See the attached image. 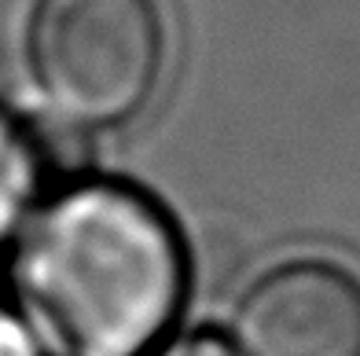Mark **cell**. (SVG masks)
<instances>
[{
	"label": "cell",
	"mask_w": 360,
	"mask_h": 356,
	"mask_svg": "<svg viewBox=\"0 0 360 356\" xmlns=\"http://www.w3.org/2000/svg\"><path fill=\"white\" fill-rule=\"evenodd\" d=\"M8 290L48 356H147L188 298V250L140 187L74 180L19 228Z\"/></svg>",
	"instance_id": "obj_1"
},
{
	"label": "cell",
	"mask_w": 360,
	"mask_h": 356,
	"mask_svg": "<svg viewBox=\"0 0 360 356\" xmlns=\"http://www.w3.org/2000/svg\"><path fill=\"white\" fill-rule=\"evenodd\" d=\"M22 55L56 121L81 133L114 128L158 92L166 19L158 0H34Z\"/></svg>",
	"instance_id": "obj_2"
},
{
	"label": "cell",
	"mask_w": 360,
	"mask_h": 356,
	"mask_svg": "<svg viewBox=\"0 0 360 356\" xmlns=\"http://www.w3.org/2000/svg\"><path fill=\"white\" fill-rule=\"evenodd\" d=\"M239 356H360V276L294 257L257 276L232 312Z\"/></svg>",
	"instance_id": "obj_3"
},
{
	"label": "cell",
	"mask_w": 360,
	"mask_h": 356,
	"mask_svg": "<svg viewBox=\"0 0 360 356\" xmlns=\"http://www.w3.org/2000/svg\"><path fill=\"white\" fill-rule=\"evenodd\" d=\"M41 176H44V161L37 151L34 128L19 125L0 110V250L26 224Z\"/></svg>",
	"instance_id": "obj_4"
},
{
	"label": "cell",
	"mask_w": 360,
	"mask_h": 356,
	"mask_svg": "<svg viewBox=\"0 0 360 356\" xmlns=\"http://www.w3.org/2000/svg\"><path fill=\"white\" fill-rule=\"evenodd\" d=\"M158 356H239V349L217 334H191L173 342L169 349H162Z\"/></svg>",
	"instance_id": "obj_5"
},
{
	"label": "cell",
	"mask_w": 360,
	"mask_h": 356,
	"mask_svg": "<svg viewBox=\"0 0 360 356\" xmlns=\"http://www.w3.org/2000/svg\"><path fill=\"white\" fill-rule=\"evenodd\" d=\"M0 356H41L37 342L11 312H0Z\"/></svg>",
	"instance_id": "obj_6"
}]
</instances>
